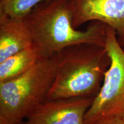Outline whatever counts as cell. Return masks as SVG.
Returning <instances> with one entry per match:
<instances>
[{"label":"cell","mask_w":124,"mask_h":124,"mask_svg":"<svg viewBox=\"0 0 124 124\" xmlns=\"http://www.w3.org/2000/svg\"><path fill=\"white\" fill-rule=\"evenodd\" d=\"M119 42H120L121 45L122 47H123V48L124 49V39L121 40H120V41H119Z\"/></svg>","instance_id":"11"},{"label":"cell","mask_w":124,"mask_h":124,"mask_svg":"<svg viewBox=\"0 0 124 124\" xmlns=\"http://www.w3.org/2000/svg\"><path fill=\"white\" fill-rule=\"evenodd\" d=\"M33 43L24 18L0 14V63Z\"/></svg>","instance_id":"7"},{"label":"cell","mask_w":124,"mask_h":124,"mask_svg":"<svg viewBox=\"0 0 124 124\" xmlns=\"http://www.w3.org/2000/svg\"><path fill=\"white\" fill-rule=\"evenodd\" d=\"M41 55L33 43L0 63V83L12 79L29 70Z\"/></svg>","instance_id":"8"},{"label":"cell","mask_w":124,"mask_h":124,"mask_svg":"<svg viewBox=\"0 0 124 124\" xmlns=\"http://www.w3.org/2000/svg\"><path fill=\"white\" fill-rule=\"evenodd\" d=\"M114 29L107 26L105 46L110 64L100 91L86 112L85 124L108 117L124 120V49Z\"/></svg>","instance_id":"4"},{"label":"cell","mask_w":124,"mask_h":124,"mask_svg":"<svg viewBox=\"0 0 124 124\" xmlns=\"http://www.w3.org/2000/svg\"><path fill=\"white\" fill-rule=\"evenodd\" d=\"M42 57H49L70 46H105L107 25L93 21L83 31L73 26L70 0H49L34 8L24 18Z\"/></svg>","instance_id":"1"},{"label":"cell","mask_w":124,"mask_h":124,"mask_svg":"<svg viewBox=\"0 0 124 124\" xmlns=\"http://www.w3.org/2000/svg\"><path fill=\"white\" fill-rule=\"evenodd\" d=\"M58 61V53L41 57L23 74L0 83V124L23 121L47 99Z\"/></svg>","instance_id":"3"},{"label":"cell","mask_w":124,"mask_h":124,"mask_svg":"<svg viewBox=\"0 0 124 124\" xmlns=\"http://www.w3.org/2000/svg\"><path fill=\"white\" fill-rule=\"evenodd\" d=\"M94 97L46 99L26 118L24 124H85Z\"/></svg>","instance_id":"5"},{"label":"cell","mask_w":124,"mask_h":124,"mask_svg":"<svg viewBox=\"0 0 124 124\" xmlns=\"http://www.w3.org/2000/svg\"><path fill=\"white\" fill-rule=\"evenodd\" d=\"M58 57L55 79L47 99L95 97L110 64L105 46L74 45L58 52Z\"/></svg>","instance_id":"2"},{"label":"cell","mask_w":124,"mask_h":124,"mask_svg":"<svg viewBox=\"0 0 124 124\" xmlns=\"http://www.w3.org/2000/svg\"><path fill=\"white\" fill-rule=\"evenodd\" d=\"M73 26L78 28L87 22L100 21L124 39V0H70Z\"/></svg>","instance_id":"6"},{"label":"cell","mask_w":124,"mask_h":124,"mask_svg":"<svg viewBox=\"0 0 124 124\" xmlns=\"http://www.w3.org/2000/svg\"><path fill=\"white\" fill-rule=\"evenodd\" d=\"M93 124H124V120L118 117H108L99 120Z\"/></svg>","instance_id":"10"},{"label":"cell","mask_w":124,"mask_h":124,"mask_svg":"<svg viewBox=\"0 0 124 124\" xmlns=\"http://www.w3.org/2000/svg\"><path fill=\"white\" fill-rule=\"evenodd\" d=\"M49 0H0V14L10 17L24 18L34 9Z\"/></svg>","instance_id":"9"},{"label":"cell","mask_w":124,"mask_h":124,"mask_svg":"<svg viewBox=\"0 0 124 124\" xmlns=\"http://www.w3.org/2000/svg\"><path fill=\"white\" fill-rule=\"evenodd\" d=\"M24 124V122L23 121H20V122H16V123L14 124Z\"/></svg>","instance_id":"12"}]
</instances>
